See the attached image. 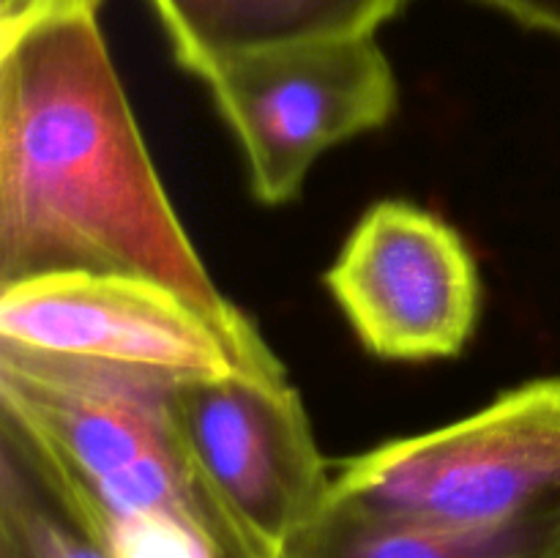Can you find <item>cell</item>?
<instances>
[{
    "label": "cell",
    "mask_w": 560,
    "mask_h": 558,
    "mask_svg": "<svg viewBox=\"0 0 560 558\" xmlns=\"http://www.w3.org/2000/svg\"><path fill=\"white\" fill-rule=\"evenodd\" d=\"M104 0H3L0 288L52 274L159 282L233 332L140 135L102 27Z\"/></svg>",
    "instance_id": "cell-1"
},
{
    "label": "cell",
    "mask_w": 560,
    "mask_h": 558,
    "mask_svg": "<svg viewBox=\"0 0 560 558\" xmlns=\"http://www.w3.org/2000/svg\"><path fill=\"white\" fill-rule=\"evenodd\" d=\"M173 381L0 345V416L52 465L115 558H277L186 449Z\"/></svg>",
    "instance_id": "cell-2"
},
{
    "label": "cell",
    "mask_w": 560,
    "mask_h": 558,
    "mask_svg": "<svg viewBox=\"0 0 560 558\" xmlns=\"http://www.w3.org/2000/svg\"><path fill=\"white\" fill-rule=\"evenodd\" d=\"M331 496L388 518L492 525L560 501V375L342 460Z\"/></svg>",
    "instance_id": "cell-3"
},
{
    "label": "cell",
    "mask_w": 560,
    "mask_h": 558,
    "mask_svg": "<svg viewBox=\"0 0 560 558\" xmlns=\"http://www.w3.org/2000/svg\"><path fill=\"white\" fill-rule=\"evenodd\" d=\"M195 77L233 131L262 206L295 200L328 148L381 129L397 109V77L375 36L249 49Z\"/></svg>",
    "instance_id": "cell-4"
},
{
    "label": "cell",
    "mask_w": 560,
    "mask_h": 558,
    "mask_svg": "<svg viewBox=\"0 0 560 558\" xmlns=\"http://www.w3.org/2000/svg\"><path fill=\"white\" fill-rule=\"evenodd\" d=\"M0 345L162 377H288L260 332H233L175 290L118 274L0 288Z\"/></svg>",
    "instance_id": "cell-5"
},
{
    "label": "cell",
    "mask_w": 560,
    "mask_h": 558,
    "mask_svg": "<svg viewBox=\"0 0 560 558\" xmlns=\"http://www.w3.org/2000/svg\"><path fill=\"white\" fill-rule=\"evenodd\" d=\"M323 279L377 359H452L479 323L481 277L468 244L413 202L366 208Z\"/></svg>",
    "instance_id": "cell-6"
},
{
    "label": "cell",
    "mask_w": 560,
    "mask_h": 558,
    "mask_svg": "<svg viewBox=\"0 0 560 558\" xmlns=\"http://www.w3.org/2000/svg\"><path fill=\"white\" fill-rule=\"evenodd\" d=\"M167 403L206 479L273 556L326 507L334 476L288 377H175Z\"/></svg>",
    "instance_id": "cell-7"
},
{
    "label": "cell",
    "mask_w": 560,
    "mask_h": 558,
    "mask_svg": "<svg viewBox=\"0 0 560 558\" xmlns=\"http://www.w3.org/2000/svg\"><path fill=\"white\" fill-rule=\"evenodd\" d=\"M277 558H560V501L492 525H443L366 512L328 496Z\"/></svg>",
    "instance_id": "cell-8"
},
{
    "label": "cell",
    "mask_w": 560,
    "mask_h": 558,
    "mask_svg": "<svg viewBox=\"0 0 560 558\" xmlns=\"http://www.w3.org/2000/svg\"><path fill=\"white\" fill-rule=\"evenodd\" d=\"M189 74L249 49L375 36L410 0H148Z\"/></svg>",
    "instance_id": "cell-9"
},
{
    "label": "cell",
    "mask_w": 560,
    "mask_h": 558,
    "mask_svg": "<svg viewBox=\"0 0 560 558\" xmlns=\"http://www.w3.org/2000/svg\"><path fill=\"white\" fill-rule=\"evenodd\" d=\"M0 558H115L25 432L0 416Z\"/></svg>",
    "instance_id": "cell-10"
},
{
    "label": "cell",
    "mask_w": 560,
    "mask_h": 558,
    "mask_svg": "<svg viewBox=\"0 0 560 558\" xmlns=\"http://www.w3.org/2000/svg\"><path fill=\"white\" fill-rule=\"evenodd\" d=\"M476 3L490 5V9L517 20L520 25L560 38V0H476Z\"/></svg>",
    "instance_id": "cell-11"
}]
</instances>
